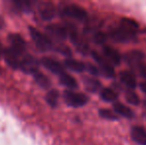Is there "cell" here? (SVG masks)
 Segmentation results:
<instances>
[{"label": "cell", "mask_w": 146, "mask_h": 145, "mask_svg": "<svg viewBox=\"0 0 146 145\" xmlns=\"http://www.w3.org/2000/svg\"><path fill=\"white\" fill-rule=\"evenodd\" d=\"M138 25L128 18L121 19V24L118 27L114 28L110 31V36L115 42L118 43H127L136 39Z\"/></svg>", "instance_id": "obj_1"}, {"label": "cell", "mask_w": 146, "mask_h": 145, "mask_svg": "<svg viewBox=\"0 0 146 145\" xmlns=\"http://www.w3.org/2000/svg\"><path fill=\"white\" fill-rule=\"evenodd\" d=\"M60 14L63 17L71 18V19L77 20V21H86L88 19V13L83 7L76 4H68L64 5L60 9Z\"/></svg>", "instance_id": "obj_2"}, {"label": "cell", "mask_w": 146, "mask_h": 145, "mask_svg": "<svg viewBox=\"0 0 146 145\" xmlns=\"http://www.w3.org/2000/svg\"><path fill=\"white\" fill-rule=\"evenodd\" d=\"M30 35L32 37L33 41L36 44V46L40 49L41 51H50L55 49L54 44L51 41V39L49 37H47L45 34H43L42 32H40L39 30L35 29L34 27H29Z\"/></svg>", "instance_id": "obj_3"}, {"label": "cell", "mask_w": 146, "mask_h": 145, "mask_svg": "<svg viewBox=\"0 0 146 145\" xmlns=\"http://www.w3.org/2000/svg\"><path fill=\"white\" fill-rule=\"evenodd\" d=\"M63 97L65 103L72 107H82L87 105L88 101V97L86 95L73 91H65Z\"/></svg>", "instance_id": "obj_4"}, {"label": "cell", "mask_w": 146, "mask_h": 145, "mask_svg": "<svg viewBox=\"0 0 146 145\" xmlns=\"http://www.w3.org/2000/svg\"><path fill=\"white\" fill-rule=\"evenodd\" d=\"M92 58L94 59V61L98 63L100 71H102V73H104L106 77H110V79L114 77L115 72H114L113 66H112L104 57L98 55L96 52H92Z\"/></svg>", "instance_id": "obj_5"}, {"label": "cell", "mask_w": 146, "mask_h": 145, "mask_svg": "<svg viewBox=\"0 0 146 145\" xmlns=\"http://www.w3.org/2000/svg\"><path fill=\"white\" fill-rule=\"evenodd\" d=\"M9 42H10V49L16 54L20 55V56H24L26 51V42L24 39L22 38L19 34H10L9 37Z\"/></svg>", "instance_id": "obj_6"}, {"label": "cell", "mask_w": 146, "mask_h": 145, "mask_svg": "<svg viewBox=\"0 0 146 145\" xmlns=\"http://www.w3.org/2000/svg\"><path fill=\"white\" fill-rule=\"evenodd\" d=\"M145 55L140 51H130L124 55V60L127 64L132 68H138L140 65L144 63Z\"/></svg>", "instance_id": "obj_7"}, {"label": "cell", "mask_w": 146, "mask_h": 145, "mask_svg": "<svg viewBox=\"0 0 146 145\" xmlns=\"http://www.w3.org/2000/svg\"><path fill=\"white\" fill-rule=\"evenodd\" d=\"M41 64H42L48 71H50L51 73H55V75H59V77L61 75H63L64 73H66L65 70H64V67L62 66V64H60L58 61L54 60V59H52V58L44 57V58H42V60H41Z\"/></svg>", "instance_id": "obj_8"}, {"label": "cell", "mask_w": 146, "mask_h": 145, "mask_svg": "<svg viewBox=\"0 0 146 145\" xmlns=\"http://www.w3.org/2000/svg\"><path fill=\"white\" fill-rule=\"evenodd\" d=\"M46 30L51 36L55 37L58 40H66L69 36L68 29L66 26L61 24H50L46 27Z\"/></svg>", "instance_id": "obj_9"}, {"label": "cell", "mask_w": 146, "mask_h": 145, "mask_svg": "<svg viewBox=\"0 0 146 145\" xmlns=\"http://www.w3.org/2000/svg\"><path fill=\"white\" fill-rule=\"evenodd\" d=\"M102 53H104V57L112 65L118 66L121 62V55L119 52L115 50L114 48L110 46H104L102 48Z\"/></svg>", "instance_id": "obj_10"}, {"label": "cell", "mask_w": 146, "mask_h": 145, "mask_svg": "<svg viewBox=\"0 0 146 145\" xmlns=\"http://www.w3.org/2000/svg\"><path fill=\"white\" fill-rule=\"evenodd\" d=\"M131 138L138 145H146V130L141 126H133L130 130Z\"/></svg>", "instance_id": "obj_11"}, {"label": "cell", "mask_w": 146, "mask_h": 145, "mask_svg": "<svg viewBox=\"0 0 146 145\" xmlns=\"http://www.w3.org/2000/svg\"><path fill=\"white\" fill-rule=\"evenodd\" d=\"M119 79H120L121 83L124 85H126L128 89H134L136 87V77H135L134 73L130 71H122L119 73Z\"/></svg>", "instance_id": "obj_12"}, {"label": "cell", "mask_w": 146, "mask_h": 145, "mask_svg": "<svg viewBox=\"0 0 146 145\" xmlns=\"http://www.w3.org/2000/svg\"><path fill=\"white\" fill-rule=\"evenodd\" d=\"M64 66L67 69H69V70L73 71V72H76V73L85 72L86 68H87V65L84 64L83 62L75 60V59H67V60H65Z\"/></svg>", "instance_id": "obj_13"}, {"label": "cell", "mask_w": 146, "mask_h": 145, "mask_svg": "<svg viewBox=\"0 0 146 145\" xmlns=\"http://www.w3.org/2000/svg\"><path fill=\"white\" fill-rule=\"evenodd\" d=\"M32 75L34 77L35 81L40 85L43 89H49L51 87V81L48 79V77L44 75L43 73H41L39 70H36L32 73Z\"/></svg>", "instance_id": "obj_14"}, {"label": "cell", "mask_w": 146, "mask_h": 145, "mask_svg": "<svg viewBox=\"0 0 146 145\" xmlns=\"http://www.w3.org/2000/svg\"><path fill=\"white\" fill-rule=\"evenodd\" d=\"M40 15L41 18L43 20H46V21H50L53 18L55 17V8L52 4L46 3L44 4L43 7H41L40 9Z\"/></svg>", "instance_id": "obj_15"}, {"label": "cell", "mask_w": 146, "mask_h": 145, "mask_svg": "<svg viewBox=\"0 0 146 145\" xmlns=\"http://www.w3.org/2000/svg\"><path fill=\"white\" fill-rule=\"evenodd\" d=\"M59 79H60V83L63 85H65L66 87H69L71 89H75L78 87V83L76 81V79L67 73H64L63 75H60Z\"/></svg>", "instance_id": "obj_16"}, {"label": "cell", "mask_w": 146, "mask_h": 145, "mask_svg": "<svg viewBox=\"0 0 146 145\" xmlns=\"http://www.w3.org/2000/svg\"><path fill=\"white\" fill-rule=\"evenodd\" d=\"M113 110L114 112L119 115L123 116V117H126V118H132L134 116V113L133 111L129 109L128 107L126 105H122V103H116L113 105Z\"/></svg>", "instance_id": "obj_17"}, {"label": "cell", "mask_w": 146, "mask_h": 145, "mask_svg": "<svg viewBox=\"0 0 146 145\" xmlns=\"http://www.w3.org/2000/svg\"><path fill=\"white\" fill-rule=\"evenodd\" d=\"M84 83H85L86 89L90 93H96L102 87L100 81H98L96 79H94V77H85Z\"/></svg>", "instance_id": "obj_18"}, {"label": "cell", "mask_w": 146, "mask_h": 145, "mask_svg": "<svg viewBox=\"0 0 146 145\" xmlns=\"http://www.w3.org/2000/svg\"><path fill=\"white\" fill-rule=\"evenodd\" d=\"M100 95L102 99H104V101H108V103H113L117 99V93L110 87H104L100 91Z\"/></svg>", "instance_id": "obj_19"}, {"label": "cell", "mask_w": 146, "mask_h": 145, "mask_svg": "<svg viewBox=\"0 0 146 145\" xmlns=\"http://www.w3.org/2000/svg\"><path fill=\"white\" fill-rule=\"evenodd\" d=\"M59 99V93L57 89H51L46 95V101L48 105L52 107H56Z\"/></svg>", "instance_id": "obj_20"}, {"label": "cell", "mask_w": 146, "mask_h": 145, "mask_svg": "<svg viewBox=\"0 0 146 145\" xmlns=\"http://www.w3.org/2000/svg\"><path fill=\"white\" fill-rule=\"evenodd\" d=\"M100 116L104 119H108V120H117L118 119V116L115 114L114 111H111L110 109H100Z\"/></svg>", "instance_id": "obj_21"}, {"label": "cell", "mask_w": 146, "mask_h": 145, "mask_svg": "<svg viewBox=\"0 0 146 145\" xmlns=\"http://www.w3.org/2000/svg\"><path fill=\"white\" fill-rule=\"evenodd\" d=\"M125 99L128 103L132 105H138L140 103V99L139 97L134 93V91H126L125 93Z\"/></svg>", "instance_id": "obj_22"}, {"label": "cell", "mask_w": 146, "mask_h": 145, "mask_svg": "<svg viewBox=\"0 0 146 145\" xmlns=\"http://www.w3.org/2000/svg\"><path fill=\"white\" fill-rule=\"evenodd\" d=\"M14 6L22 12H29L32 8V3L28 1H17L14 2Z\"/></svg>", "instance_id": "obj_23"}, {"label": "cell", "mask_w": 146, "mask_h": 145, "mask_svg": "<svg viewBox=\"0 0 146 145\" xmlns=\"http://www.w3.org/2000/svg\"><path fill=\"white\" fill-rule=\"evenodd\" d=\"M106 36L104 35V33H102V32H98V33H96L94 36V41L96 44H104V43L106 42Z\"/></svg>", "instance_id": "obj_24"}, {"label": "cell", "mask_w": 146, "mask_h": 145, "mask_svg": "<svg viewBox=\"0 0 146 145\" xmlns=\"http://www.w3.org/2000/svg\"><path fill=\"white\" fill-rule=\"evenodd\" d=\"M86 71L88 72L90 75H100V70L98 69V67H96L92 64H87Z\"/></svg>", "instance_id": "obj_25"}, {"label": "cell", "mask_w": 146, "mask_h": 145, "mask_svg": "<svg viewBox=\"0 0 146 145\" xmlns=\"http://www.w3.org/2000/svg\"><path fill=\"white\" fill-rule=\"evenodd\" d=\"M137 69H138L139 75H140L141 77H144V79H146V64L143 63V64L140 65V66H139Z\"/></svg>", "instance_id": "obj_26"}, {"label": "cell", "mask_w": 146, "mask_h": 145, "mask_svg": "<svg viewBox=\"0 0 146 145\" xmlns=\"http://www.w3.org/2000/svg\"><path fill=\"white\" fill-rule=\"evenodd\" d=\"M139 87H140L141 91H143L144 93H146V81H142V83H140Z\"/></svg>", "instance_id": "obj_27"}, {"label": "cell", "mask_w": 146, "mask_h": 145, "mask_svg": "<svg viewBox=\"0 0 146 145\" xmlns=\"http://www.w3.org/2000/svg\"><path fill=\"white\" fill-rule=\"evenodd\" d=\"M4 52H5V50H4L3 46H2L1 42H0V57L3 56V55H4Z\"/></svg>", "instance_id": "obj_28"}]
</instances>
